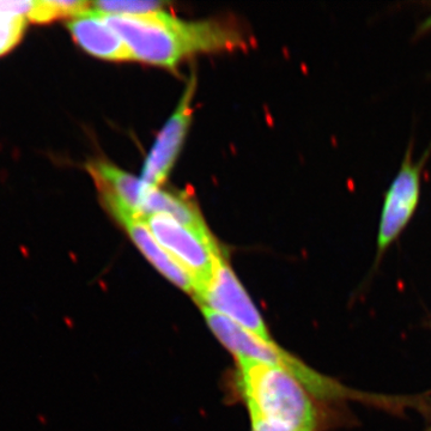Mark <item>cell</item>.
Returning a JSON list of instances; mask_svg holds the SVG:
<instances>
[{"instance_id":"52a82bcc","label":"cell","mask_w":431,"mask_h":431,"mask_svg":"<svg viewBox=\"0 0 431 431\" xmlns=\"http://www.w3.org/2000/svg\"><path fill=\"white\" fill-rule=\"evenodd\" d=\"M419 194V168L412 164L407 157L384 198L379 226V252H383L409 223L418 204Z\"/></svg>"},{"instance_id":"5bb4252c","label":"cell","mask_w":431,"mask_h":431,"mask_svg":"<svg viewBox=\"0 0 431 431\" xmlns=\"http://www.w3.org/2000/svg\"><path fill=\"white\" fill-rule=\"evenodd\" d=\"M164 4L148 0H114L91 2V9L103 15L116 16H144L163 10Z\"/></svg>"},{"instance_id":"8992f818","label":"cell","mask_w":431,"mask_h":431,"mask_svg":"<svg viewBox=\"0 0 431 431\" xmlns=\"http://www.w3.org/2000/svg\"><path fill=\"white\" fill-rule=\"evenodd\" d=\"M194 90L195 78L193 77L183 91L179 105L162 128L146 157L140 177L146 187L159 188L172 172L192 120Z\"/></svg>"},{"instance_id":"3957f363","label":"cell","mask_w":431,"mask_h":431,"mask_svg":"<svg viewBox=\"0 0 431 431\" xmlns=\"http://www.w3.org/2000/svg\"><path fill=\"white\" fill-rule=\"evenodd\" d=\"M200 308L207 326L236 360H252L283 368L295 376L314 397L328 399L344 396V389L339 384L311 370L273 342H266L206 307Z\"/></svg>"},{"instance_id":"5b68a950","label":"cell","mask_w":431,"mask_h":431,"mask_svg":"<svg viewBox=\"0 0 431 431\" xmlns=\"http://www.w3.org/2000/svg\"><path fill=\"white\" fill-rule=\"evenodd\" d=\"M195 301L257 337L272 342L261 314L223 254L217 258L212 276Z\"/></svg>"},{"instance_id":"9c48e42d","label":"cell","mask_w":431,"mask_h":431,"mask_svg":"<svg viewBox=\"0 0 431 431\" xmlns=\"http://www.w3.org/2000/svg\"><path fill=\"white\" fill-rule=\"evenodd\" d=\"M113 218L125 229L137 248L140 250L150 264L170 283L194 297L195 289L193 280L181 266L170 257L169 253L157 242L141 217L118 213L113 216Z\"/></svg>"},{"instance_id":"6da1fadb","label":"cell","mask_w":431,"mask_h":431,"mask_svg":"<svg viewBox=\"0 0 431 431\" xmlns=\"http://www.w3.org/2000/svg\"><path fill=\"white\" fill-rule=\"evenodd\" d=\"M101 15L123 41L131 59L155 66L175 67L195 52L230 48L239 41L219 23L186 22L164 10L144 16Z\"/></svg>"},{"instance_id":"30bf717a","label":"cell","mask_w":431,"mask_h":431,"mask_svg":"<svg viewBox=\"0 0 431 431\" xmlns=\"http://www.w3.org/2000/svg\"><path fill=\"white\" fill-rule=\"evenodd\" d=\"M67 27L74 42L90 55L113 61L131 59L120 36L105 23L102 15L92 9L71 18Z\"/></svg>"},{"instance_id":"277c9868","label":"cell","mask_w":431,"mask_h":431,"mask_svg":"<svg viewBox=\"0 0 431 431\" xmlns=\"http://www.w3.org/2000/svg\"><path fill=\"white\" fill-rule=\"evenodd\" d=\"M141 219L157 242L188 273L197 297L207 285L217 258L223 254L212 234H201L166 215H149Z\"/></svg>"},{"instance_id":"ba28073f","label":"cell","mask_w":431,"mask_h":431,"mask_svg":"<svg viewBox=\"0 0 431 431\" xmlns=\"http://www.w3.org/2000/svg\"><path fill=\"white\" fill-rule=\"evenodd\" d=\"M86 169L96 185L105 210L110 215L128 213L141 217V200L146 186L140 177L103 159L89 162Z\"/></svg>"},{"instance_id":"7a4b0ae2","label":"cell","mask_w":431,"mask_h":431,"mask_svg":"<svg viewBox=\"0 0 431 431\" xmlns=\"http://www.w3.org/2000/svg\"><path fill=\"white\" fill-rule=\"evenodd\" d=\"M240 387L248 406L265 419L290 431H316L319 414L311 394L283 368L237 360Z\"/></svg>"},{"instance_id":"8fae6325","label":"cell","mask_w":431,"mask_h":431,"mask_svg":"<svg viewBox=\"0 0 431 431\" xmlns=\"http://www.w3.org/2000/svg\"><path fill=\"white\" fill-rule=\"evenodd\" d=\"M141 217L149 215H166L177 223L201 232L211 235L199 208L192 200L179 193H172L161 188L146 187L144 190L140 208Z\"/></svg>"},{"instance_id":"7c38bea8","label":"cell","mask_w":431,"mask_h":431,"mask_svg":"<svg viewBox=\"0 0 431 431\" xmlns=\"http://www.w3.org/2000/svg\"><path fill=\"white\" fill-rule=\"evenodd\" d=\"M35 1H0V56L20 42Z\"/></svg>"},{"instance_id":"4fadbf2b","label":"cell","mask_w":431,"mask_h":431,"mask_svg":"<svg viewBox=\"0 0 431 431\" xmlns=\"http://www.w3.org/2000/svg\"><path fill=\"white\" fill-rule=\"evenodd\" d=\"M91 10V2L87 1H71V0H43L35 1L34 7L29 16L27 17L28 22L34 23H50L52 20L60 19V18H73L84 12Z\"/></svg>"}]
</instances>
